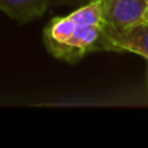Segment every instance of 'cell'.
<instances>
[{
    "label": "cell",
    "instance_id": "6da1fadb",
    "mask_svg": "<svg viewBox=\"0 0 148 148\" xmlns=\"http://www.w3.org/2000/svg\"><path fill=\"white\" fill-rule=\"evenodd\" d=\"M105 27L103 0H90L68 16L52 18L43 30V42L53 57L74 64L101 51Z\"/></svg>",
    "mask_w": 148,
    "mask_h": 148
},
{
    "label": "cell",
    "instance_id": "7a4b0ae2",
    "mask_svg": "<svg viewBox=\"0 0 148 148\" xmlns=\"http://www.w3.org/2000/svg\"><path fill=\"white\" fill-rule=\"evenodd\" d=\"M107 27L126 30L148 21V0H103Z\"/></svg>",
    "mask_w": 148,
    "mask_h": 148
},
{
    "label": "cell",
    "instance_id": "3957f363",
    "mask_svg": "<svg viewBox=\"0 0 148 148\" xmlns=\"http://www.w3.org/2000/svg\"><path fill=\"white\" fill-rule=\"evenodd\" d=\"M101 51L131 52L148 61V21L126 30H112L105 27Z\"/></svg>",
    "mask_w": 148,
    "mask_h": 148
},
{
    "label": "cell",
    "instance_id": "277c9868",
    "mask_svg": "<svg viewBox=\"0 0 148 148\" xmlns=\"http://www.w3.org/2000/svg\"><path fill=\"white\" fill-rule=\"evenodd\" d=\"M48 7V0H0V10L22 23L42 17Z\"/></svg>",
    "mask_w": 148,
    "mask_h": 148
},
{
    "label": "cell",
    "instance_id": "5b68a950",
    "mask_svg": "<svg viewBox=\"0 0 148 148\" xmlns=\"http://www.w3.org/2000/svg\"><path fill=\"white\" fill-rule=\"evenodd\" d=\"M90 0H48L49 7H60V5H82Z\"/></svg>",
    "mask_w": 148,
    "mask_h": 148
}]
</instances>
